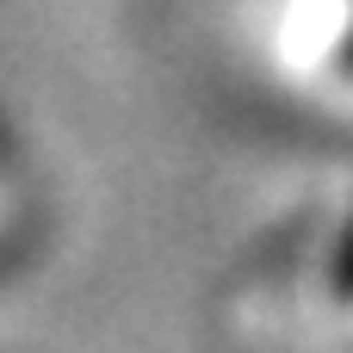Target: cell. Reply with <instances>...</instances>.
I'll list each match as a JSON object with an SVG mask.
<instances>
[{
	"mask_svg": "<svg viewBox=\"0 0 353 353\" xmlns=\"http://www.w3.org/2000/svg\"><path fill=\"white\" fill-rule=\"evenodd\" d=\"M341 68H353V25H347V37H341Z\"/></svg>",
	"mask_w": 353,
	"mask_h": 353,
	"instance_id": "1",
	"label": "cell"
}]
</instances>
